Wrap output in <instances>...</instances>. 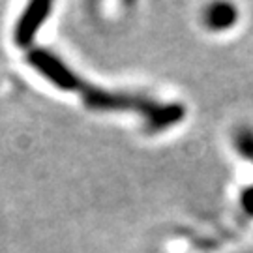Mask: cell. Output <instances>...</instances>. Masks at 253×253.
Segmentation results:
<instances>
[{
	"mask_svg": "<svg viewBox=\"0 0 253 253\" xmlns=\"http://www.w3.org/2000/svg\"><path fill=\"white\" fill-rule=\"evenodd\" d=\"M208 25L212 28H223L236 21V11L233 6H212L208 9Z\"/></svg>",
	"mask_w": 253,
	"mask_h": 253,
	"instance_id": "obj_1",
	"label": "cell"
}]
</instances>
